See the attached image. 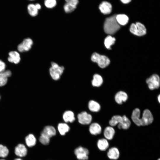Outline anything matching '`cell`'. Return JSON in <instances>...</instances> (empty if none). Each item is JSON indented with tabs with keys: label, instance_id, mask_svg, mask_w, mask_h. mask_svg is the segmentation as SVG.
<instances>
[{
	"label": "cell",
	"instance_id": "35",
	"mask_svg": "<svg viewBox=\"0 0 160 160\" xmlns=\"http://www.w3.org/2000/svg\"><path fill=\"white\" fill-rule=\"evenodd\" d=\"M6 66V64L5 63L0 60V72H3L5 71Z\"/></svg>",
	"mask_w": 160,
	"mask_h": 160
},
{
	"label": "cell",
	"instance_id": "24",
	"mask_svg": "<svg viewBox=\"0 0 160 160\" xmlns=\"http://www.w3.org/2000/svg\"><path fill=\"white\" fill-rule=\"evenodd\" d=\"M58 131L62 135H64L68 132L70 129L69 126L66 123H60L57 126Z\"/></svg>",
	"mask_w": 160,
	"mask_h": 160
},
{
	"label": "cell",
	"instance_id": "2",
	"mask_svg": "<svg viewBox=\"0 0 160 160\" xmlns=\"http://www.w3.org/2000/svg\"><path fill=\"white\" fill-rule=\"evenodd\" d=\"M56 130L52 126L48 125L45 126L41 132L39 138V142L44 145H48L50 138L56 135Z\"/></svg>",
	"mask_w": 160,
	"mask_h": 160
},
{
	"label": "cell",
	"instance_id": "3",
	"mask_svg": "<svg viewBox=\"0 0 160 160\" xmlns=\"http://www.w3.org/2000/svg\"><path fill=\"white\" fill-rule=\"evenodd\" d=\"M91 60L93 62L97 63L99 66L102 68L106 67L110 63V60L107 57L100 55L97 52L92 54Z\"/></svg>",
	"mask_w": 160,
	"mask_h": 160
},
{
	"label": "cell",
	"instance_id": "10",
	"mask_svg": "<svg viewBox=\"0 0 160 160\" xmlns=\"http://www.w3.org/2000/svg\"><path fill=\"white\" fill-rule=\"evenodd\" d=\"M33 44V41L31 39H25L18 45L17 50L21 52L28 51L31 49Z\"/></svg>",
	"mask_w": 160,
	"mask_h": 160
},
{
	"label": "cell",
	"instance_id": "9",
	"mask_svg": "<svg viewBox=\"0 0 160 160\" xmlns=\"http://www.w3.org/2000/svg\"><path fill=\"white\" fill-rule=\"evenodd\" d=\"M77 118L79 122L83 125L90 124L92 119L91 115L84 111L79 113L77 115Z\"/></svg>",
	"mask_w": 160,
	"mask_h": 160
},
{
	"label": "cell",
	"instance_id": "14",
	"mask_svg": "<svg viewBox=\"0 0 160 160\" xmlns=\"http://www.w3.org/2000/svg\"><path fill=\"white\" fill-rule=\"evenodd\" d=\"M127 94L123 91L117 92L115 96V100L117 103L121 104L123 102H126L128 99Z\"/></svg>",
	"mask_w": 160,
	"mask_h": 160
},
{
	"label": "cell",
	"instance_id": "30",
	"mask_svg": "<svg viewBox=\"0 0 160 160\" xmlns=\"http://www.w3.org/2000/svg\"><path fill=\"white\" fill-rule=\"evenodd\" d=\"M115 40V38L111 36H107L104 40V44L106 48L108 49H111V46L114 44Z\"/></svg>",
	"mask_w": 160,
	"mask_h": 160
},
{
	"label": "cell",
	"instance_id": "6",
	"mask_svg": "<svg viewBox=\"0 0 160 160\" xmlns=\"http://www.w3.org/2000/svg\"><path fill=\"white\" fill-rule=\"evenodd\" d=\"M146 82L150 90L158 88L160 86V78L156 74H153L147 79Z\"/></svg>",
	"mask_w": 160,
	"mask_h": 160
},
{
	"label": "cell",
	"instance_id": "25",
	"mask_svg": "<svg viewBox=\"0 0 160 160\" xmlns=\"http://www.w3.org/2000/svg\"><path fill=\"white\" fill-rule=\"evenodd\" d=\"M25 142L26 145L29 147L34 146L36 142L35 136L32 134H29L25 137Z\"/></svg>",
	"mask_w": 160,
	"mask_h": 160
},
{
	"label": "cell",
	"instance_id": "43",
	"mask_svg": "<svg viewBox=\"0 0 160 160\" xmlns=\"http://www.w3.org/2000/svg\"></svg>",
	"mask_w": 160,
	"mask_h": 160
},
{
	"label": "cell",
	"instance_id": "27",
	"mask_svg": "<svg viewBox=\"0 0 160 160\" xmlns=\"http://www.w3.org/2000/svg\"><path fill=\"white\" fill-rule=\"evenodd\" d=\"M103 80L102 76L98 74H94L92 81V84L94 87H99L103 84Z\"/></svg>",
	"mask_w": 160,
	"mask_h": 160
},
{
	"label": "cell",
	"instance_id": "15",
	"mask_svg": "<svg viewBox=\"0 0 160 160\" xmlns=\"http://www.w3.org/2000/svg\"><path fill=\"white\" fill-rule=\"evenodd\" d=\"M107 155L110 159L116 160L119 158L120 156V152L117 148L113 147L108 150L107 152Z\"/></svg>",
	"mask_w": 160,
	"mask_h": 160
},
{
	"label": "cell",
	"instance_id": "1",
	"mask_svg": "<svg viewBox=\"0 0 160 160\" xmlns=\"http://www.w3.org/2000/svg\"><path fill=\"white\" fill-rule=\"evenodd\" d=\"M116 15L115 14L105 19L104 28L106 33L113 34L120 28L119 24L116 20Z\"/></svg>",
	"mask_w": 160,
	"mask_h": 160
},
{
	"label": "cell",
	"instance_id": "41",
	"mask_svg": "<svg viewBox=\"0 0 160 160\" xmlns=\"http://www.w3.org/2000/svg\"><path fill=\"white\" fill-rule=\"evenodd\" d=\"M157 160H160V158H159Z\"/></svg>",
	"mask_w": 160,
	"mask_h": 160
},
{
	"label": "cell",
	"instance_id": "21",
	"mask_svg": "<svg viewBox=\"0 0 160 160\" xmlns=\"http://www.w3.org/2000/svg\"><path fill=\"white\" fill-rule=\"evenodd\" d=\"M122 119L121 122L118 124V127L119 129H128L131 125L130 120L125 115L122 116Z\"/></svg>",
	"mask_w": 160,
	"mask_h": 160
},
{
	"label": "cell",
	"instance_id": "19",
	"mask_svg": "<svg viewBox=\"0 0 160 160\" xmlns=\"http://www.w3.org/2000/svg\"><path fill=\"white\" fill-rule=\"evenodd\" d=\"M115 132V130L112 127H107L104 131V135L106 139L110 140L113 138Z\"/></svg>",
	"mask_w": 160,
	"mask_h": 160
},
{
	"label": "cell",
	"instance_id": "31",
	"mask_svg": "<svg viewBox=\"0 0 160 160\" xmlns=\"http://www.w3.org/2000/svg\"><path fill=\"white\" fill-rule=\"evenodd\" d=\"M9 153V150L6 146L0 144V157H6L8 155Z\"/></svg>",
	"mask_w": 160,
	"mask_h": 160
},
{
	"label": "cell",
	"instance_id": "8",
	"mask_svg": "<svg viewBox=\"0 0 160 160\" xmlns=\"http://www.w3.org/2000/svg\"><path fill=\"white\" fill-rule=\"evenodd\" d=\"M74 153L77 159L79 160H87L88 159L89 151L86 148L79 146L75 149Z\"/></svg>",
	"mask_w": 160,
	"mask_h": 160
},
{
	"label": "cell",
	"instance_id": "23",
	"mask_svg": "<svg viewBox=\"0 0 160 160\" xmlns=\"http://www.w3.org/2000/svg\"><path fill=\"white\" fill-rule=\"evenodd\" d=\"M89 109L93 112H97L100 109V106L99 104L94 100H90L88 104Z\"/></svg>",
	"mask_w": 160,
	"mask_h": 160
},
{
	"label": "cell",
	"instance_id": "11",
	"mask_svg": "<svg viewBox=\"0 0 160 160\" xmlns=\"http://www.w3.org/2000/svg\"><path fill=\"white\" fill-rule=\"evenodd\" d=\"M98 8L100 12L104 15L110 14L112 9L111 3L106 1H102L99 4Z\"/></svg>",
	"mask_w": 160,
	"mask_h": 160
},
{
	"label": "cell",
	"instance_id": "36",
	"mask_svg": "<svg viewBox=\"0 0 160 160\" xmlns=\"http://www.w3.org/2000/svg\"><path fill=\"white\" fill-rule=\"evenodd\" d=\"M120 1L123 4H127L131 2L132 0H120Z\"/></svg>",
	"mask_w": 160,
	"mask_h": 160
},
{
	"label": "cell",
	"instance_id": "29",
	"mask_svg": "<svg viewBox=\"0 0 160 160\" xmlns=\"http://www.w3.org/2000/svg\"><path fill=\"white\" fill-rule=\"evenodd\" d=\"M27 9L28 12L31 16L35 17L37 15L38 10L37 9L35 4H29L27 7Z\"/></svg>",
	"mask_w": 160,
	"mask_h": 160
},
{
	"label": "cell",
	"instance_id": "4",
	"mask_svg": "<svg viewBox=\"0 0 160 160\" xmlns=\"http://www.w3.org/2000/svg\"><path fill=\"white\" fill-rule=\"evenodd\" d=\"M51 64V67L49 69L50 74L53 80H58L63 74L64 68L63 66H59L57 64L54 62H52Z\"/></svg>",
	"mask_w": 160,
	"mask_h": 160
},
{
	"label": "cell",
	"instance_id": "26",
	"mask_svg": "<svg viewBox=\"0 0 160 160\" xmlns=\"http://www.w3.org/2000/svg\"><path fill=\"white\" fill-rule=\"evenodd\" d=\"M116 19L118 23L121 25H125L127 24L129 20L128 17L124 14L116 15Z\"/></svg>",
	"mask_w": 160,
	"mask_h": 160
},
{
	"label": "cell",
	"instance_id": "40",
	"mask_svg": "<svg viewBox=\"0 0 160 160\" xmlns=\"http://www.w3.org/2000/svg\"><path fill=\"white\" fill-rule=\"evenodd\" d=\"M0 160H5L4 159H0Z\"/></svg>",
	"mask_w": 160,
	"mask_h": 160
},
{
	"label": "cell",
	"instance_id": "33",
	"mask_svg": "<svg viewBox=\"0 0 160 160\" xmlns=\"http://www.w3.org/2000/svg\"><path fill=\"white\" fill-rule=\"evenodd\" d=\"M44 4L47 8H52L56 6L57 1L56 0H45Z\"/></svg>",
	"mask_w": 160,
	"mask_h": 160
},
{
	"label": "cell",
	"instance_id": "16",
	"mask_svg": "<svg viewBox=\"0 0 160 160\" xmlns=\"http://www.w3.org/2000/svg\"><path fill=\"white\" fill-rule=\"evenodd\" d=\"M140 110L138 108H135L132 111L131 119L133 122L137 126H140Z\"/></svg>",
	"mask_w": 160,
	"mask_h": 160
},
{
	"label": "cell",
	"instance_id": "12",
	"mask_svg": "<svg viewBox=\"0 0 160 160\" xmlns=\"http://www.w3.org/2000/svg\"><path fill=\"white\" fill-rule=\"evenodd\" d=\"M15 153L16 156L19 157H24L27 154V149L24 145L19 144L15 147Z\"/></svg>",
	"mask_w": 160,
	"mask_h": 160
},
{
	"label": "cell",
	"instance_id": "20",
	"mask_svg": "<svg viewBox=\"0 0 160 160\" xmlns=\"http://www.w3.org/2000/svg\"><path fill=\"white\" fill-rule=\"evenodd\" d=\"M63 117L64 121L66 123H72L75 120L74 113L70 110L65 111L63 114Z\"/></svg>",
	"mask_w": 160,
	"mask_h": 160
},
{
	"label": "cell",
	"instance_id": "32",
	"mask_svg": "<svg viewBox=\"0 0 160 160\" xmlns=\"http://www.w3.org/2000/svg\"><path fill=\"white\" fill-rule=\"evenodd\" d=\"M76 7L70 4L66 3L64 4L63 8L65 12L66 13H70L74 11Z\"/></svg>",
	"mask_w": 160,
	"mask_h": 160
},
{
	"label": "cell",
	"instance_id": "5",
	"mask_svg": "<svg viewBox=\"0 0 160 160\" xmlns=\"http://www.w3.org/2000/svg\"><path fill=\"white\" fill-rule=\"evenodd\" d=\"M129 30L131 33L137 36H143L146 33L145 27L140 22L132 23L130 25Z\"/></svg>",
	"mask_w": 160,
	"mask_h": 160
},
{
	"label": "cell",
	"instance_id": "13",
	"mask_svg": "<svg viewBox=\"0 0 160 160\" xmlns=\"http://www.w3.org/2000/svg\"><path fill=\"white\" fill-rule=\"evenodd\" d=\"M9 57L8 58V61L15 64H18L20 60V55L17 51H11L9 53Z\"/></svg>",
	"mask_w": 160,
	"mask_h": 160
},
{
	"label": "cell",
	"instance_id": "22",
	"mask_svg": "<svg viewBox=\"0 0 160 160\" xmlns=\"http://www.w3.org/2000/svg\"><path fill=\"white\" fill-rule=\"evenodd\" d=\"M97 145L100 150L104 151L108 148L109 146V144L107 140L105 138H102L98 140Z\"/></svg>",
	"mask_w": 160,
	"mask_h": 160
},
{
	"label": "cell",
	"instance_id": "18",
	"mask_svg": "<svg viewBox=\"0 0 160 160\" xmlns=\"http://www.w3.org/2000/svg\"><path fill=\"white\" fill-rule=\"evenodd\" d=\"M89 130L92 135H97L101 133L102 128L101 126L97 123H93L89 126Z\"/></svg>",
	"mask_w": 160,
	"mask_h": 160
},
{
	"label": "cell",
	"instance_id": "38",
	"mask_svg": "<svg viewBox=\"0 0 160 160\" xmlns=\"http://www.w3.org/2000/svg\"><path fill=\"white\" fill-rule=\"evenodd\" d=\"M158 101L160 103V95H159L158 97Z\"/></svg>",
	"mask_w": 160,
	"mask_h": 160
},
{
	"label": "cell",
	"instance_id": "7",
	"mask_svg": "<svg viewBox=\"0 0 160 160\" xmlns=\"http://www.w3.org/2000/svg\"><path fill=\"white\" fill-rule=\"evenodd\" d=\"M153 120V115L148 109L145 110L143 112L142 118H140V126H145L151 124Z\"/></svg>",
	"mask_w": 160,
	"mask_h": 160
},
{
	"label": "cell",
	"instance_id": "39",
	"mask_svg": "<svg viewBox=\"0 0 160 160\" xmlns=\"http://www.w3.org/2000/svg\"><path fill=\"white\" fill-rule=\"evenodd\" d=\"M14 160H23L20 158H16Z\"/></svg>",
	"mask_w": 160,
	"mask_h": 160
},
{
	"label": "cell",
	"instance_id": "37",
	"mask_svg": "<svg viewBox=\"0 0 160 160\" xmlns=\"http://www.w3.org/2000/svg\"><path fill=\"white\" fill-rule=\"evenodd\" d=\"M37 9L39 10L41 9V7L40 4L39 3H36L35 4Z\"/></svg>",
	"mask_w": 160,
	"mask_h": 160
},
{
	"label": "cell",
	"instance_id": "34",
	"mask_svg": "<svg viewBox=\"0 0 160 160\" xmlns=\"http://www.w3.org/2000/svg\"><path fill=\"white\" fill-rule=\"evenodd\" d=\"M66 3L76 7L79 3L78 0H65Z\"/></svg>",
	"mask_w": 160,
	"mask_h": 160
},
{
	"label": "cell",
	"instance_id": "42",
	"mask_svg": "<svg viewBox=\"0 0 160 160\" xmlns=\"http://www.w3.org/2000/svg\"><path fill=\"white\" fill-rule=\"evenodd\" d=\"M30 0V1H34V0Z\"/></svg>",
	"mask_w": 160,
	"mask_h": 160
},
{
	"label": "cell",
	"instance_id": "17",
	"mask_svg": "<svg viewBox=\"0 0 160 160\" xmlns=\"http://www.w3.org/2000/svg\"><path fill=\"white\" fill-rule=\"evenodd\" d=\"M11 75V71L8 70L0 72V87L3 86L7 84L8 78L10 77Z\"/></svg>",
	"mask_w": 160,
	"mask_h": 160
},
{
	"label": "cell",
	"instance_id": "28",
	"mask_svg": "<svg viewBox=\"0 0 160 160\" xmlns=\"http://www.w3.org/2000/svg\"><path fill=\"white\" fill-rule=\"evenodd\" d=\"M122 116L120 115H114L111 118L109 121L110 125L113 127L119 124L121 121Z\"/></svg>",
	"mask_w": 160,
	"mask_h": 160
}]
</instances>
